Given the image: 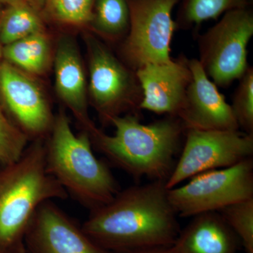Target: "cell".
Listing matches in <instances>:
<instances>
[{
	"label": "cell",
	"mask_w": 253,
	"mask_h": 253,
	"mask_svg": "<svg viewBox=\"0 0 253 253\" xmlns=\"http://www.w3.org/2000/svg\"><path fill=\"white\" fill-rule=\"evenodd\" d=\"M89 212L83 231L111 253L171 247L180 231L165 181L120 190L109 203Z\"/></svg>",
	"instance_id": "1"
},
{
	"label": "cell",
	"mask_w": 253,
	"mask_h": 253,
	"mask_svg": "<svg viewBox=\"0 0 253 253\" xmlns=\"http://www.w3.org/2000/svg\"><path fill=\"white\" fill-rule=\"evenodd\" d=\"M113 135L95 128L91 143L116 167L135 179L149 178L166 182L174 166L181 136L185 132L180 120L167 116L143 124L135 113L114 116L110 121Z\"/></svg>",
	"instance_id": "2"
},
{
	"label": "cell",
	"mask_w": 253,
	"mask_h": 253,
	"mask_svg": "<svg viewBox=\"0 0 253 253\" xmlns=\"http://www.w3.org/2000/svg\"><path fill=\"white\" fill-rule=\"evenodd\" d=\"M67 193L46 169L44 144L36 140L12 164L0 169V252L26 253L24 239L43 203Z\"/></svg>",
	"instance_id": "3"
},
{
	"label": "cell",
	"mask_w": 253,
	"mask_h": 253,
	"mask_svg": "<svg viewBox=\"0 0 253 253\" xmlns=\"http://www.w3.org/2000/svg\"><path fill=\"white\" fill-rule=\"evenodd\" d=\"M49 134L46 169L68 197L89 211L111 201L121 189L109 166L95 156L89 133L75 134L67 114L60 111Z\"/></svg>",
	"instance_id": "4"
},
{
	"label": "cell",
	"mask_w": 253,
	"mask_h": 253,
	"mask_svg": "<svg viewBox=\"0 0 253 253\" xmlns=\"http://www.w3.org/2000/svg\"><path fill=\"white\" fill-rule=\"evenodd\" d=\"M253 36V13L249 6L228 11L199 36L198 60L216 86L226 87L247 71V46Z\"/></svg>",
	"instance_id": "5"
},
{
	"label": "cell",
	"mask_w": 253,
	"mask_h": 253,
	"mask_svg": "<svg viewBox=\"0 0 253 253\" xmlns=\"http://www.w3.org/2000/svg\"><path fill=\"white\" fill-rule=\"evenodd\" d=\"M186 184L168 189L178 217L219 212L231 204L253 198V159L193 176Z\"/></svg>",
	"instance_id": "6"
},
{
	"label": "cell",
	"mask_w": 253,
	"mask_h": 253,
	"mask_svg": "<svg viewBox=\"0 0 253 253\" xmlns=\"http://www.w3.org/2000/svg\"><path fill=\"white\" fill-rule=\"evenodd\" d=\"M179 0H129L130 23L122 45L123 57L134 71L151 63L172 60L176 30L172 11Z\"/></svg>",
	"instance_id": "7"
},
{
	"label": "cell",
	"mask_w": 253,
	"mask_h": 253,
	"mask_svg": "<svg viewBox=\"0 0 253 253\" xmlns=\"http://www.w3.org/2000/svg\"><path fill=\"white\" fill-rule=\"evenodd\" d=\"M185 142L170 176L168 189L201 173L231 167L253 158V134L239 130L186 129Z\"/></svg>",
	"instance_id": "8"
},
{
	"label": "cell",
	"mask_w": 253,
	"mask_h": 253,
	"mask_svg": "<svg viewBox=\"0 0 253 253\" xmlns=\"http://www.w3.org/2000/svg\"><path fill=\"white\" fill-rule=\"evenodd\" d=\"M89 91L95 109L105 123L127 109H139L143 98L136 71L126 66L108 46L87 38Z\"/></svg>",
	"instance_id": "9"
},
{
	"label": "cell",
	"mask_w": 253,
	"mask_h": 253,
	"mask_svg": "<svg viewBox=\"0 0 253 253\" xmlns=\"http://www.w3.org/2000/svg\"><path fill=\"white\" fill-rule=\"evenodd\" d=\"M0 96L11 121L28 136L42 140L54 121L49 103L30 74L10 63L0 62Z\"/></svg>",
	"instance_id": "10"
},
{
	"label": "cell",
	"mask_w": 253,
	"mask_h": 253,
	"mask_svg": "<svg viewBox=\"0 0 253 253\" xmlns=\"http://www.w3.org/2000/svg\"><path fill=\"white\" fill-rule=\"evenodd\" d=\"M26 253H111L95 244L54 201L40 206L24 239Z\"/></svg>",
	"instance_id": "11"
},
{
	"label": "cell",
	"mask_w": 253,
	"mask_h": 253,
	"mask_svg": "<svg viewBox=\"0 0 253 253\" xmlns=\"http://www.w3.org/2000/svg\"><path fill=\"white\" fill-rule=\"evenodd\" d=\"M192 79L178 113L185 131L237 130L239 126L230 104L206 74L197 59H188Z\"/></svg>",
	"instance_id": "12"
},
{
	"label": "cell",
	"mask_w": 253,
	"mask_h": 253,
	"mask_svg": "<svg viewBox=\"0 0 253 253\" xmlns=\"http://www.w3.org/2000/svg\"><path fill=\"white\" fill-rule=\"evenodd\" d=\"M136 75L143 94L139 109L177 117L192 79L187 58L147 63Z\"/></svg>",
	"instance_id": "13"
},
{
	"label": "cell",
	"mask_w": 253,
	"mask_h": 253,
	"mask_svg": "<svg viewBox=\"0 0 253 253\" xmlns=\"http://www.w3.org/2000/svg\"><path fill=\"white\" fill-rule=\"evenodd\" d=\"M55 87L61 101L71 109L84 131L96 126L88 114L87 89L84 68L75 42L61 38L54 59Z\"/></svg>",
	"instance_id": "14"
},
{
	"label": "cell",
	"mask_w": 253,
	"mask_h": 253,
	"mask_svg": "<svg viewBox=\"0 0 253 253\" xmlns=\"http://www.w3.org/2000/svg\"><path fill=\"white\" fill-rule=\"evenodd\" d=\"M240 240L218 212L201 213L179 231L176 253H237Z\"/></svg>",
	"instance_id": "15"
},
{
	"label": "cell",
	"mask_w": 253,
	"mask_h": 253,
	"mask_svg": "<svg viewBox=\"0 0 253 253\" xmlns=\"http://www.w3.org/2000/svg\"><path fill=\"white\" fill-rule=\"evenodd\" d=\"M2 58L28 74L41 75L49 65L50 46L44 32L3 46Z\"/></svg>",
	"instance_id": "16"
},
{
	"label": "cell",
	"mask_w": 253,
	"mask_h": 253,
	"mask_svg": "<svg viewBox=\"0 0 253 253\" xmlns=\"http://www.w3.org/2000/svg\"><path fill=\"white\" fill-rule=\"evenodd\" d=\"M252 0H179L176 28L191 29L204 21L217 19L232 10L249 7Z\"/></svg>",
	"instance_id": "17"
},
{
	"label": "cell",
	"mask_w": 253,
	"mask_h": 253,
	"mask_svg": "<svg viewBox=\"0 0 253 253\" xmlns=\"http://www.w3.org/2000/svg\"><path fill=\"white\" fill-rule=\"evenodd\" d=\"M41 32H44V26L36 6L18 4L1 11L0 42L2 46Z\"/></svg>",
	"instance_id": "18"
},
{
	"label": "cell",
	"mask_w": 253,
	"mask_h": 253,
	"mask_svg": "<svg viewBox=\"0 0 253 253\" xmlns=\"http://www.w3.org/2000/svg\"><path fill=\"white\" fill-rule=\"evenodd\" d=\"M130 23L129 0H95L91 27L110 41L126 38Z\"/></svg>",
	"instance_id": "19"
},
{
	"label": "cell",
	"mask_w": 253,
	"mask_h": 253,
	"mask_svg": "<svg viewBox=\"0 0 253 253\" xmlns=\"http://www.w3.org/2000/svg\"><path fill=\"white\" fill-rule=\"evenodd\" d=\"M95 0H45L42 9L53 21L71 26L90 24Z\"/></svg>",
	"instance_id": "20"
},
{
	"label": "cell",
	"mask_w": 253,
	"mask_h": 253,
	"mask_svg": "<svg viewBox=\"0 0 253 253\" xmlns=\"http://www.w3.org/2000/svg\"><path fill=\"white\" fill-rule=\"evenodd\" d=\"M235 233L246 253H253V198L226 206L218 212Z\"/></svg>",
	"instance_id": "21"
},
{
	"label": "cell",
	"mask_w": 253,
	"mask_h": 253,
	"mask_svg": "<svg viewBox=\"0 0 253 253\" xmlns=\"http://www.w3.org/2000/svg\"><path fill=\"white\" fill-rule=\"evenodd\" d=\"M28 136L18 127L0 105V166L16 162L28 146Z\"/></svg>",
	"instance_id": "22"
},
{
	"label": "cell",
	"mask_w": 253,
	"mask_h": 253,
	"mask_svg": "<svg viewBox=\"0 0 253 253\" xmlns=\"http://www.w3.org/2000/svg\"><path fill=\"white\" fill-rule=\"evenodd\" d=\"M239 81L231 109L239 128L247 134H253V68L249 66Z\"/></svg>",
	"instance_id": "23"
},
{
	"label": "cell",
	"mask_w": 253,
	"mask_h": 253,
	"mask_svg": "<svg viewBox=\"0 0 253 253\" xmlns=\"http://www.w3.org/2000/svg\"><path fill=\"white\" fill-rule=\"evenodd\" d=\"M118 253H176V252L172 246H171V247L168 248L137 250V251H126V252Z\"/></svg>",
	"instance_id": "24"
},
{
	"label": "cell",
	"mask_w": 253,
	"mask_h": 253,
	"mask_svg": "<svg viewBox=\"0 0 253 253\" xmlns=\"http://www.w3.org/2000/svg\"><path fill=\"white\" fill-rule=\"evenodd\" d=\"M18 4H30L36 6L33 0H0V6L7 7V6Z\"/></svg>",
	"instance_id": "25"
},
{
	"label": "cell",
	"mask_w": 253,
	"mask_h": 253,
	"mask_svg": "<svg viewBox=\"0 0 253 253\" xmlns=\"http://www.w3.org/2000/svg\"><path fill=\"white\" fill-rule=\"evenodd\" d=\"M35 5L37 7V9H42L43 6H44V1L45 0H33Z\"/></svg>",
	"instance_id": "26"
},
{
	"label": "cell",
	"mask_w": 253,
	"mask_h": 253,
	"mask_svg": "<svg viewBox=\"0 0 253 253\" xmlns=\"http://www.w3.org/2000/svg\"><path fill=\"white\" fill-rule=\"evenodd\" d=\"M1 11H0V20H1ZM2 49L3 46L1 44V42H0V62H1V59H2Z\"/></svg>",
	"instance_id": "27"
},
{
	"label": "cell",
	"mask_w": 253,
	"mask_h": 253,
	"mask_svg": "<svg viewBox=\"0 0 253 253\" xmlns=\"http://www.w3.org/2000/svg\"><path fill=\"white\" fill-rule=\"evenodd\" d=\"M0 253H4V252H0Z\"/></svg>",
	"instance_id": "28"
}]
</instances>
